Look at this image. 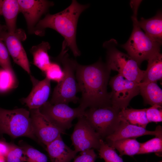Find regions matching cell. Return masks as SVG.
<instances>
[{"mask_svg": "<svg viewBox=\"0 0 162 162\" xmlns=\"http://www.w3.org/2000/svg\"><path fill=\"white\" fill-rule=\"evenodd\" d=\"M111 70L106 63L100 60L88 65L77 63L75 76L79 92L81 93L80 107L86 110L88 107L112 106L110 93L107 90Z\"/></svg>", "mask_w": 162, "mask_h": 162, "instance_id": "1", "label": "cell"}, {"mask_svg": "<svg viewBox=\"0 0 162 162\" xmlns=\"http://www.w3.org/2000/svg\"><path fill=\"white\" fill-rule=\"evenodd\" d=\"M88 7V4H82L72 0L64 10L53 14H48L40 20L34 28V33L42 35L46 28L54 29L63 37V43L71 50L74 56H80L81 53L76 43L77 24L80 14Z\"/></svg>", "mask_w": 162, "mask_h": 162, "instance_id": "2", "label": "cell"}, {"mask_svg": "<svg viewBox=\"0 0 162 162\" xmlns=\"http://www.w3.org/2000/svg\"><path fill=\"white\" fill-rule=\"evenodd\" d=\"M141 0H132L130 2L133 11L131 17L133 29L129 39L121 46L128 54L134 59L140 66L145 60H148L160 52L161 44L156 42L147 36L139 26L137 17L138 10Z\"/></svg>", "mask_w": 162, "mask_h": 162, "instance_id": "3", "label": "cell"}, {"mask_svg": "<svg viewBox=\"0 0 162 162\" xmlns=\"http://www.w3.org/2000/svg\"><path fill=\"white\" fill-rule=\"evenodd\" d=\"M68 48L62 45L61 51L55 60L61 64L64 76L62 80L55 87L50 100L52 104L70 102L76 103L80 100L76 96L79 92L75 71L77 62L70 58L67 53Z\"/></svg>", "mask_w": 162, "mask_h": 162, "instance_id": "4", "label": "cell"}, {"mask_svg": "<svg viewBox=\"0 0 162 162\" xmlns=\"http://www.w3.org/2000/svg\"><path fill=\"white\" fill-rule=\"evenodd\" d=\"M116 40L112 39L104 43L107 50L106 64L110 69L117 71L127 80L140 83L144 76L145 70H141L137 62L128 54L118 50Z\"/></svg>", "mask_w": 162, "mask_h": 162, "instance_id": "5", "label": "cell"}, {"mask_svg": "<svg viewBox=\"0 0 162 162\" xmlns=\"http://www.w3.org/2000/svg\"><path fill=\"white\" fill-rule=\"evenodd\" d=\"M0 133L13 138L26 136L35 140L29 111L22 108L8 110L0 108Z\"/></svg>", "mask_w": 162, "mask_h": 162, "instance_id": "6", "label": "cell"}, {"mask_svg": "<svg viewBox=\"0 0 162 162\" xmlns=\"http://www.w3.org/2000/svg\"><path fill=\"white\" fill-rule=\"evenodd\" d=\"M120 110L112 106L90 108L85 111L84 116L102 139L112 134L118 126Z\"/></svg>", "mask_w": 162, "mask_h": 162, "instance_id": "7", "label": "cell"}, {"mask_svg": "<svg viewBox=\"0 0 162 162\" xmlns=\"http://www.w3.org/2000/svg\"><path fill=\"white\" fill-rule=\"evenodd\" d=\"M139 83L129 80L119 74L112 77L109 84L112 106L120 110L127 108L132 99L140 93Z\"/></svg>", "mask_w": 162, "mask_h": 162, "instance_id": "8", "label": "cell"}, {"mask_svg": "<svg viewBox=\"0 0 162 162\" xmlns=\"http://www.w3.org/2000/svg\"><path fill=\"white\" fill-rule=\"evenodd\" d=\"M39 109L43 115L65 131L72 127V122L74 119L84 116L85 111L79 106L72 108L67 104H52L49 101Z\"/></svg>", "mask_w": 162, "mask_h": 162, "instance_id": "9", "label": "cell"}, {"mask_svg": "<svg viewBox=\"0 0 162 162\" xmlns=\"http://www.w3.org/2000/svg\"><path fill=\"white\" fill-rule=\"evenodd\" d=\"M71 139L77 153L91 149H98L102 139L83 116L78 118Z\"/></svg>", "mask_w": 162, "mask_h": 162, "instance_id": "10", "label": "cell"}, {"mask_svg": "<svg viewBox=\"0 0 162 162\" xmlns=\"http://www.w3.org/2000/svg\"><path fill=\"white\" fill-rule=\"evenodd\" d=\"M29 111L34 134L46 146L65 133V130L43 115L39 109Z\"/></svg>", "mask_w": 162, "mask_h": 162, "instance_id": "11", "label": "cell"}, {"mask_svg": "<svg viewBox=\"0 0 162 162\" xmlns=\"http://www.w3.org/2000/svg\"><path fill=\"white\" fill-rule=\"evenodd\" d=\"M19 31L11 34L3 29L0 32L2 38L7 48L9 54L14 62L21 67L28 74L31 70L29 61L26 52L22 45L21 35Z\"/></svg>", "mask_w": 162, "mask_h": 162, "instance_id": "12", "label": "cell"}, {"mask_svg": "<svg viewBox=\"0 0 162 162\" xmlns=\"http://www.w3.org/2000/svg\"><path fill=\"white\" fill-rule=\"evenodd\" d=\"M20 12L26 20L30 33H34V28L42 16L52 6V2L44 0H18Z\"/></svg>", "mask_w": 162, "mask_h": 162, "instance_id": "13", "label": "cell"}, {"mask_svg": "<svg viewBox=\"0 0 162 162\" xmlns=\"http://www.w3.org/2000/svg\"><path fill=\"white\" fill-rule=\"evenodd\" d=\"M30 77L32 90L28 96L21 100L29 110L39 109L47 101L50 92L51 80L46 77L39 80L31 75Z\"/></svg>", "mask_w": 162, "mask_h": 162, "instance_id": "14", "label": "cell"}, {"mask_svg": "<svg viewBox=\"0 0 162 162\" xmlns=\"http://www.w3.org/2000/svg\"><path fill=\"white\" fill-rule=\"evenodd\" d=\"M145 135H154L155 136H162L161 126L158 125L154 130L150 131L145 128L121 120L114 132L106 136L105 139L107 142L122 139L135 138Z\"/></svg>", "mask_w": 162, "mask_h": 162, "instance_id": "15", "label": "cell"}, {"mask_svg": "<svg viewBox=\"0 0 162 162\" xmlns=\"http://www.w3.org/2000/svg\"><path fill=\"white\" fill-rule=\"evenodd\" d=\"M46 146L51 162H70L77 153L65 144L61 135Z\"/></svg>", "mask_w": 162, "mask_h": 162, "instance_id": "16", "label": "cell"}, {"mask_svg": "<svg viewBox=\"0 0 162 162\" xmlns=\"http://www.w3.org/2000/svg\"><path fill=\"white\" fill-rule=\"evenodd\" d=\"M138 24L146 34L152 40L162 44V14L158 11L154 16L145 19L142 17Z\"/></svg>", "mask_w": 162, "mask_h": 162, "instance_id": "17", "label": "cell"}, {"mask_svg": "<svg viewBox=\"0 0 162 162\" xmlns=\"http://www.w3.org/2000/svg\"><path fill=\"white\" fill-rule=\"evenodd\" d=\"M1 15L5 20L8 32L14 34L16 30V20L20 12L19 5L17 0H0Z\"/></svg>", "mask_w": 162, "mask_h": 162, "instance_id": "18", "label": "cell"}, {"mask_svg": "<svg viewBox=\"0 0 162 162\" xmlns=\"http://www.w3.org/2000/svg\"><path fill=\"white\" fill-rule=\"evenodd\" d=\"M139 86L140 93L145 104L162 106V90L157 82H141L139 83Z\"/></svg>", "mask_w": 162, "mask_h": 162, "instance_id": "19", "label": "cell"}, {"mask_svg": "<svg viewBox=\"0 0 162 162\" xmlns=\"http://www.w3.org/2000/svg\"><path fill=\"white\" fill-rule=\"evenodd\" d=\"M50 48L49 43L43 41L33 46L30 50L33 56L34 64L44 72L51 63L48 53Z\"/></svg>", "mask_w": 162, "mask_h": 162, "instance_id": "20", "label": "cell"}, {"mask_svg": "<svg viewBox=\"0 0 162 162\" xmlns=\"http://www.w3.org/2000/svg\"><path fill=\"white\" fill-rule=\"evenodd\" d=\"M148 64L142 82H157L162 77V55L159 52L148 60Z\"/></svg>", "mask_w": 162, "mask_h": 162, "instance_id": "21", "label": "cell"}, {"mask_svg": "<svg viewBox=\"0 0 162 162\" xmlns=\"http://www.w3.org/2000/svg\"><path fill=\"white\" fill-rule=\"evenodd\" d=\"M146 109H137L127 108L122 109L119 112L120 120L146 128L149 123L146 116Z\"/></svg>", "mask_w": 162, "mask_h": 162, "instance_id": "22", "label": "cell"}, {"mask_svg": "<svg viewBox=\"0 0 162 162\" xmlns=\"http://www.w3.org/2000/svg\"><path fill=\"white\" fill-rule=\"evenodd\" d=\"M107 142L109 146L118 151L120 156L124 155L132 156L137 154L140 148V142L135 138L122 139Z\"/></svg>", "mask_w": 162, "mask_h": 162, "instance_id": "23", "label": "cell"}, {"mask_svg": "<svg viewBox=\"0 0 162 162\" xmlns=\"http://www.w3.org/2000/svg\"><path fill=\"white\" fill-rule=\"evenodd\" d=\"M154 152L158 156L162 155V136H155L143 143H140V148L137 154Z\"/></svg>", "mask_w": 162, "mask_h": 162, "instance_id": "24", "label": "cell"}, {"mask_svg": "<svg viewBox=\"0 0 162 162\" xmlns=\"http://www.w3.org/2000/svg\"><path fill=\"white\" fill-rule=\"evenodd\" d=\"M17 86V80L14 72L3 68L0 69V92H8Z\"/></svg>", "mask_w": 162, "mask_h": 162, "instance_id": "25", "label": "cell"}, {"mask_svg": "<svg viewBox=\"0 0 162 162\" xmlns=\"http://www.w3.org/2000/svg\"><path fill=\"white\" fill-rule=\"evenodd\" d=\"M100 147L98 149L100 158L105 162H124L123 159L116 153L115 149L109 146L103 140H100Z\"/></svg>", "mask_w": 162, "mask_h": 162, "instance_id": "26", "label": "cell"}, {"mask_svg": "<svg viewBox=\"0 0 162 162\" xmlns=\"http://www.w3.org/2000/svg\"><path fill=\"white\" fill-rule=\"evenodd\" d=\"M19 145L24 151L26 162H48L46 155L32 146L22 141Z\"/></svg>", "mask_w": 162, "mask_h": 162, "instance_id": "27", "label": "cell"}, {"mask_svg": "<svg viewBox=\"0 0 162 162\" xmlns=\"http://www.w3.org/2000/svg\"><path fill=\"white\" fill-rule=\"evenodd\" d=\"M5 158L6 162H25L26 160V157L22 148L12 143Z\"/></svg>", "mask_w": 162, "mask_h": 162, "instance_id": "28", "label": "cell"}, {"mask_svg": "<svg viewBox=\"0 0 162 162\" xmlns=\"http://www.w3.org/2000/svg\"><path fill=\"white\" fill-rule=\"evenodd\" d=\"M56 61V62H51L44 73L46 77L50 80H52L58 83L63 78L64 73L60 63Z\"/></svg>", "mask_w": 162, "mask_h": 162, "instance_id": "29", "label": "cell"}, {"mask_svg": "<svg viewBox=\"0 0 162 162\" xmlns=\"http://www.w3.org/2000/svg\"><path fill=\"white\" fill-rule=\"evenodd\" d=\"M0 66L3 69L14 72L12 68L7 48L0 37Z\"/></svg>", "mask_w": 162, "mask_h": 162, "instance_id": "30", "label": "cell"}, {"mask_svg": "<svg viewBox=\"0 0 162 162\" xmlns=\"http://www.w3.org/2000/svg\"><path fill=\"white\" fill-rule=\"evenodd\" d=\"M146 116L149 122L157 123L162 121V106L155 105L146 108Z\"/></svg>", "mask_w": 162, "mask_h": 162, "instance_id": "31", "label": "cell"}, {"mask_svg": "<svg viewBox=\"0 0 162 162\" xmlns=\"http://www.w3.org/2000/svg\"><path fill=\"white\" fill-rule=\"evenodd\" d=\"M97 156L94 149L87 150L81 152L73 162H95Z\"/></svg>", "mask_w": 162, "mask_h": 162, "instance_id": "32", "label": "cell"}, {"mask_svg": "<svg viewBox=\"0 0 162 162\" xmlns=\"http://www.w3.org/2000/svg\"><path fill=\"white\" fill-rule=\"evenodd\" d=\"M11 145V143L0 140V156L5 157L10 150Z\"/></svg>", "mask_w": 162, "mask_h": 162, "instance_id": "33", "label": "cell"}, {"mask_svg": "<svg viewBox=\"0 0 162 162\" xmlns=\"http://www.w3.org/2000/svg\"><path fill=\"white\" fill-rule=\"evenodd\" d=\"M0 162H6L4 157L0 156Z\"/></svg>", "mask_w": 162, "mask_h": 162, "instance_id": "34", "label": "cell"}, {"mask_svg": "<svg viewBox=\"0 0 162 162\" xmlns=\"http://www.w3.org/2000/svg\"><path fill=\"white\" fill-rule=\"evenodd\" d=\"M1 15V12L0 6V15ZM2 29H3L2 28V27L1 25H0V32Z\"/></svg>", "mask_w": 162, "mask_h": 162, "instance_id": "35", "label": "cell"}, {"mask_svg": "<svg viewBox=\"0 0 162 162\" xmlns=\"http://www.w3.org/2000/svg\"><path fill=\"white\" fill-rule=\"evenodd\" d=\"M158 162H162V161H160Z\"/></svg>", "mask_w": 162, "mask_h": 162, "instance_id": "36", "label": "cell"}]
</instances>
